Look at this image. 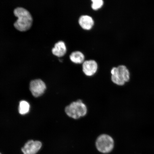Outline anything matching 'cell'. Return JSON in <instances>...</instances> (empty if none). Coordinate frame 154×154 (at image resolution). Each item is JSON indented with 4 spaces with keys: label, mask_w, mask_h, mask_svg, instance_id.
I'll use <instances>...</instances> for the list:
<instances>
[{
    "label": "cell",
    "mask_w": 154,
    "mask_h": 154,
    "mask_svg": "<svg viewBox=\"0 0 154 154\" xmlns=\"http://www.w3.org/2000/svg\"><path fill=\"white\" fill-rule=\"evenodd\" d=\"M114 140L109 134H103L100 135L95 141V146L98 151L103 154L110 153L114 149Z\"/></svg>",
    "instance_id": "277c9868"
},
{
    "label": "cell",
    "mask_w": 154,
    "mask_h": 154,
    "mask_svg": "<svg viewBox=\"0 0 154 154\" xmlns=\"http://www.w3.org/2000/svg\"><path fill=\"white\" fill-rule=\"evenodd\" d=\"M0 154H1V153H0Z\"/></svg>",
    "instance_id": "4fadbf2b"
},
{
    "label": "cell",
    "mask_w": 154,
    "mask_h": 154,
    "mask_svg": "<svg viewBox=\"0 0 154 154\" xmlns=\"http://www.w3.org/2000/svg\"><path fill=\"white\" fill-rule=\"evenodd\" d=\"M42 147V143L40 141L30 140L25 144L22 151L24 154H36Z\"/></svg>",
    "instance_id": "8992f818"
},
{
    "label": "cell",
    "mask_w": 154,
    "mask_h": 154,
    "mask_svg": "<svg viewBox=\"0 0 154 154\" xmlns=\"http://www.w3.org/2000/svg\"><path fill=\"white\" fill-rule=\"evenodd\" d=\"M46 88L45 83L40 79L32 80L30 83V90L34 97H38L43 95Z\"/></svg>",
    "instance_id": "5b68a950"
},
{
    "label": "cell",
    "mask_w": 154,
    "mask_h": 154,
    "mask_svg": "<svg viewBox=\"0 0 154 154\" xmlns=\"http://www.w3.org/2000/svg\"><path fill=\"white\" fill-rule=\"evenodd\" d=\"M112 81L117 85H124L130 79V73L128 68L124 65L114 67L111 71Z\"/></svg>",
    "instance_id": "3957f363"
},
{
    "label": "cell",
    "mask_w": 154,
    "mask_h": 154,
    "mask_svg": "<svg viewBox=\"0 0 154 154\" xmlns=\"http://www.w3.org/2000/svg\"><path fill=\"white\" fill-rule=\"evenodd\" d=\"M66 115L74 120H78L87 114L88 108L82 100L73 101L66 106L65 109Z\"/></svg>",
    "instance_id": "7a4b0ae2"
},
{
    "label": "cell",
    "mask_w": 154,
    "mask_h": 154,
    "mask_svg": "<svg viewBox=\"0 0 154 154\" xmlns=\"http://www.w3.org/2000/svg\"><path fill=\"white\" fill-rule=\"evenodd\" d=\"M92 3L91 7L92 9L94 10H97L103 6V0H92Z\"/></svg>",
    "instance_id": "7c38bea8"
},
{
    "label": "cell",
    "mask_w": 154,
    "mask_h": 154,
    "mask_svg": "<svg viewBox=\"0 0 154 154\" xmlns=\"http://www.w3.org/2000/svg\"><path fill=\"white\" fill-rule=\"evenodd\" d=\"M14 13L18 18L14 23L15 28L21 31H24L30 28L32 25V18L27 10L22 7H17L14 10Z\"/></svg>",
    "instance_id": "6da1fadb"
},
{
    "label": "cell",
    "mask_w": 154,
    "mask_h": 154,
    "mask_svg": "<svg viewBox=\"0 0 154 154\" xmlns=\"http://www.w3.org/2000/svg\"><path fill=\"white\" fill-rule=\"evenodd\" d=\"M30 105L27 102L22 101L19 103V111L20 114L23 115L27 113L29 110Z\"/></svg>",
    "instance_id": "8fae6325"
},
{
    "label": "cell",
    "mask_w": 154,
    "mask_h": 154,
    "mask_svg": "<svg viewBox=\"0 0 154 154\" xmlns=\"http://www.w3.org/2000/svg\"><path fill=\"white\" fill-rule=\"evenodd\" d=\"M79 23L82 28L86 30L91 29L94 23L93 19L88 15L81 16L79 19Z\"/></svg>",
    "instance_id": "ba28073f"
},
{
    "label": "cell",
    "mask_w": 154,
    "mask_h": 154,
    "mask_svg": "<svg viewBox=\"0 0 154 154\" xmlns=\"http://www.w3.org/2000/svg\"><path fill=\"white\" fill-rule=\"evenodd\" d=\"M97 63L95 60H86L83 63V72L87 76L94 75L97 72Z\"/></svg>",
    "instance_id": "52a82bcc"
},
{
    "label": "cell",
    "mask_w": 154,
    "mask_h": 154,
    "mask_svg": "<svg viewBox=\"0 0 154 154\" xmlns=\"http://www.w3.org/2000/svg\"><path fill=\"white\" fill-rule=\"evenodd\" d=\"M53 53L54 55L58 57H61L64 55L66 51V45L64 42L59 41L55 44L52 50Z\"/></svg>",
    "instance_id": "9c48e42d"
},
{
    "label": "cell",
    "mask_w": 154,
    "mask_h": 154,
    "mask_svg": "<svg viewBox=\"0 0 154 154\" xmlns=\"http://www.w3.org/2000/svg\"><path fill=\"white\" fill-rule=\"evenodd\" d=\"M71 60L76 63H81L84 62L85 57L82 52L79 51L73 52L70 56Z\"/></svg>",
    "instance_id": "30bf717a"
}]
</instances>
